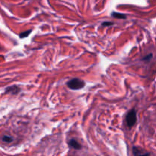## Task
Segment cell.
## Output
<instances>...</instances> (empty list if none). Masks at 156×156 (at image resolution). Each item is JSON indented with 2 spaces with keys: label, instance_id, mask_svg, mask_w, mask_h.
<instances>
[{
  "label": "cell",
  "instance_id": "cell-1",
  "mask_svg": "<svg viewBox=\"0 0 156 156\" xmlns=\"http://www.w3.org/2000/svg\"><path fill=\"white\" fill-rule=\"evenodd\" d=\"M86 83L79 78H73L67 82V86L72 90H79L85 86Z\"/></svg>",
  "mask_w": 156,
  "mask_h": 156
},
{
  "label": "cell",
  "instance_id": "cell-2",
  "mask_svg": "<svg viewBox=\"0 0 156 156\" xmlns=\"http://www.w3.org/2000/svg\"><path fill=\"white\" fill-rule=\"evenodd\" d=\"M136 112L135 109H132L127 113L126 116V123L129 127H132L136 123Z\"/></svg>",
  "mask_w": 156,
  "mask_h": 156
},
{
  "label": "cell",
  "instance_id": "cell-3",
  "mask_svg": "<svg viewBox=\"0 0 156 156\" xmlns=\"http://www.w3.org/2000/svg\"><path fill=\"white\" fill-rule=\"evenodd\" d=\"M133 152L134 156H150V154L149 152H146L143 149L139 147H133Z\"/></svg>",
  "mask_w": 156,
  "mask_h": 156
},
{
  "label": "cell",
  "instance_id": "cell-4",
  "mask_svg": "<svg viewBox=\"0 0 156 156\" xmlns=\"http://www.w3.org/2000/svg\"><path fill=\"white\" fill-rule=\"evenodd\" d=\"M20 91V88L16 86H13L11 87H9L6 89V94H17Z\"/></svg>",
  "mask_w": 156,
  "mask_h": 156
},
{
  "label": "cell",
  "instance_id": "cell-5",
  "mask_svg": "<svg viewBox=\"0 0 156 156\" xmlns=\"http://www.w3.org/2000/svg\"><path fill=\"white\" fill-rule=\"evenodd\" d=\"M69 145H70L71 147L74 148V149H79L80 148H81V145H80V144L78 143L76 140H75V139L70 140V141H69Z\"/></svg>",
  "mask_w": 156,
  "mask_h": 156
},
{
  "label": "cell",
  "instance_id": "cell-6",
  "mask_svg": "<svg viewBox=\"0 0 156 156\" xmlns=\"http://www.w3.org/2000/svg\"><path fill=\"white\" fill-rule=\"evenodd\" d=\"M111 15H112L114 18H122V19H125V18H127L124 14H121V13H118V12H113L112 14H111Z\"/></svg>",
  "mask_w": 156,
  "mask_h": 156
},
{
  "label": "cell",
  "instance_id": "cell-7",
  "mask_svg": "<svg viewBox=\"0 0 156 156\" xmlns=\"http://www.w3.org/2000/svg\"><path fill=\"white\" fill-rule=\"evenodd\" d=\"M31 33V31H25V32L22 33V34L20 35V37L21 38H22V37H26L28 36Z\"/></svg>",
  "mask_w": 156,
  "mask_h": 156
},
{
  "label": "cell",
  "instance_id": "cell-8",
  "mask_svg": "<svg viewBox=\"0 0 156 156\" xmlns=\"http://www.w3.org/2000/svg\"><path fill=\"white\" fill-rule=\"evenodd\" d=\"M2 140H3L4 142H10L12 141V139L10 137V136H3V138H2Z\"/></svg>",
  "mask_w": 156,
  "mask_h": 156
},
{
  "label": "cell",
  "instance_id": "cell-9",
  "mask_svg": "<svg viewBox=\"0 0 156 156\" xmlns=\"http://www.w3.org/2000/svg\"><path fill=\"white\" fill-rule=\"evenodd\" d=\"M152 58V54L151 53V54H149L148 56H145L144 58L142 59V60H143V61H149V60H150Z\"/></svg>",
  "mask_w": 156,
  "mask_h": 156
},
{
  "label": "cell",
  "instance_id": "cell-10",
  "mask_svg": "<svg viewBox=\"0 0 156 156\" xmlns=\"http://www.w3.org/2000/svg\"><path fill=\"white\" fill-rule=\"evenodd\" d=\"M102 25L103 26H111L113 25L112 22H104V23L102 24Z\"/></svg>",
  "mask_w": 156,
  "mask_h": 156
}]
</instances>
